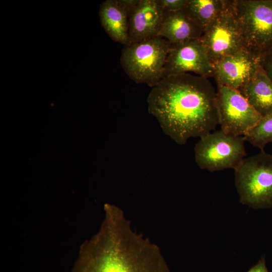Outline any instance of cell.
Listing matches in <instances>:
<instances>
[{"mask_svg": "<svg viewBox=\"0 0 272 272\" xmlns=\"http://www.w3.org/2000/svg\"><path fill=\"white\" fill-rule=\"evenodd\" d=\"M217 100L221 130L244 136L262 118L237 89L217 83Z\"/></svg>", "mask_w": 272, "mask_h": 272, "instance_id": "ba28073f", "label": "cell"}, {"mask_svg": "<svg viewBox=\"0 0 272 272\" xmlns=\"http://www.w3.org/2000/svg\"><path fill=\"white\" fill-rule=\"evenodd\" d=\"M203 32L184 10L165 12V16L158 36L171 44H176L199 39Z\"/></svg>", "mask_w": 272, "mask_h": 272, "instance_id": "7c38bea8", "label": "cell"}, {"mask_svg": "<svg viewBox=\"0 0 272 272\" xmlns=\"http://www.w3.org/2000/svg\"><path fill=\"white\" fill-rule=\"evenodd\" d=\"M164 16L158 0H140L128 12L129 43L158 36Z\"/></svg>", "mask_w": 272, "mask_h": 272, "instance_id": "8fae6325", "label": "cell"}, {"mask_svg": "<svg viewBox=\"0 0 272 272\" xmlns=\"http://www.w3.org/2000/svg\"><path fill=\"white\" fill-rule=\"evenodd\" d=\"M193 73L213 77L214 68L200 39L171 44L165 65V77Z\"/></svg>", "mask_w": 272, "mask_h": 272, "instance_id": "9c48e42d", "label": "cell"}, {"mask_svg": "<svg viewBox=\"0 0 272 272\" xmlns=\"http://www.w3.org/2000/svg\"><path fill=\"white\" fill-rule=\"evenodd\" d=\"M238 91L262 117L272 112V81L261 65Z\"/></svg>", "mask_w": 272, "mask_h": 272, "instance_id": "5bb4252c", "label": "cell"}, {"mask_svg": "<svg viewBox=\"0 0 272 272\" xmlns=\"http://www.w3.org/2000/svg\"><path fill=\"white\" fill-rule=\"evenodd\" d=\"M171 43L155 36L124 45L120 59L126 74L138 84L152 88L165 77V65Z\"/></svg>", "mask_w": 272, "mask_h": 272, "instance_id": "3957f363", "label": "cell"}, {"mask_svg": "<svg viewBox=\"0 0 272 272\" xmlns=\"http://www.w3.org/2000/svg\"><path fill=\"white\" fill-rule=\"evenodd\" d=\"M243 137L245 141L261 150L268 143H272V112L262 117Z\"/></svg>", "mask_w": 272, "mask_h": 272, "instance_id": "2e32d148", "label": "cell"}, {"mask_svg": "<svg viewBox=\"0 0 272 272\" xmlns=\"http://www.w3.org/2000/svg\"><path fill=\"white\" fill-rule=\"evenodd\" d=\"M188 0H158L164 12H174L184 10Z\"/></svg>", "mask_w": 272, "mask_h": 272, "instance_id": "e0dca14e", "label": "cell"}, {"mask_svg": "<svg viewBox=\"0 0 272 272\" xmlns=\"http://www.w3.org/2000/svg\"><path fill=\"white\" fill-rule=\"evenodd\" d=\"M261 55L244 47L214 63L216 83L237 90L254 75L261 65Z\"/></svg>", "mask_w": 272, "mask_h": 272, "instance_id": "30bf717a", "label": "cell"}, {"mask_svg": "<svg viewBox=\"0 0 272 272\" xmlns=\"http://www.w3.org/2000/svg\"><path fill=\"white\" fill-rule=\"evenodd\" d=\"M98 231L81 245L71 272H170L161 249L134 231L118 207L104 205Z\"/></svg>", "mask_w": 272, "mask_h": 272, "instance_id": "6da1fadb", "label": "cell"}, {"mask_svg": "<svg viewBox=\"0 0 272 272\" xmlns=\"http://www.w3.org/2000/svg\"><path fill=\"white\" fill-rule=\"evenodd\" d=\"M243 136H235L222 130L200 138L194 147L195 160L201 169L211 172L233 169L240 165L246 155Z\"/></svg>", "mask_w": 272, "mask_h": 272, "instance_id": "8992f818", "label": "cell"}, {"mask_svg": "<svg viewBox=\"0 0 272 272\" xmlns=\"http://www.w3.org/2000/svg\"><path fill=\"white\" fill-rule=\"evenodd\" d=\"M226 0H188L184 10L205 32L217 19Z\"/></svg>", "mask_w": 272, "mask_h": 272, "instance_id": "9a60e30c", "label": "cell"}, {"mask_svg": "<svg viewBox=\"0 0 272 272\" xmlns=\"http://www.w3.org/2000/svg\"><path fill=\"white\" fill-rule=\"evenodd\" d=\"M147 102L149 112L179 145L219 124L217 91L205 77L190 73L165 77L152 87Z\"/></svg>", "mask_w": 272, "mask_h": 272, "instance_id": "7a4b0ae2", "label": "cell"}, {"mask_svg": "<svg viewBox=\"0 0 272 272\" xmlns=\"http://www.w3.org/2000/svg\"><path fill=\"white\" fill-rule=\"evenodd\" d=\"M215 63L245 47L233 0H226L221 13L199 39Z\"/></svg>", "mask_w": 272, "mask_h": 272, "instance_id": "52a82bcc", "label": "cell"}, {"mask_svg": "<svg viewBox=\"0 0 272 272\" xmlns=\"http://www.w3.org/2000/svg\"><path fill=\"white\" fill-rule=\"evenodd\" d=\"M245 47L262 55L272 49V0H233Z\"/></svg>", "mask_w": 272, "mask_h": 272, "instance_id": "5b68a950", "label": "cell"}, {"mask_svg": "<svg viewBox=\"0 0 272 272\" xmlns=\"http://www.w3.org/2000/svg\"><path fill=\"white\" fill-rule=\"evenodd\" d=\"M239 200L253 209L272 208V155L264 150L244 158L235 170Z\"/></svg>", "mask_w": 272, "mask_h": 272, "instance_id": "277c9868", "label": "cell"}, {"mask_svg": "<svg viewBox=\"0 0 272 272\" xmlns=\"http://www.w3.org/2000/svg\"><path fill=\"white\" fill-rule=\"evenodd\" d=\"M140 0H119L123 7L127 11L128 13L133 9L139 2Z\"/></svg>", "mask_w": 272, "mask_h": 272, "instance_id": "ffe728a7", "label": "cell"}, {"mask_svg": "<svg viewBox=\"0 0 272 272\" xmlns=\"http://www.w3.org/2000/svg\"><path fill=\"white\" fill-rule=\"evenodd\" d=\"M99 15L102 26L114 41L129 43L128 13L119 0H106L100 5Z\"/></svg>", "mask_w": 272, "mask_h": 272, "instance_id": "4fadbf2b", "label": "cell"}, {"mask_svg": "<svg viewBox=\"0 0 272 272\" xmlns=\"http://www.w3.org/2000/svg\"><path fill=\"white\" fill-rule=\"evenodd\" d=\"M247 272H269L266 266L265 257H261L258 262L252 266Z\"/></svg>", "mask_w": 272, "mask_h": 272, "instance_id": "d6986e66", "label": "cell"}, {"mask_svg": "<svg viewBox=\"0 0 272 272\" xmlns=\"http://www.w3.org/2000/svg\"><path fill=\"white\" fill-rule=\"evenodd\" d=\"M261 66L272 81V49L261 55Z\"/></svg>", "mask_w": 272, "mask_h": 272, "instance_id": "ac0fdd59", "label": "cell"}]
</instances>
